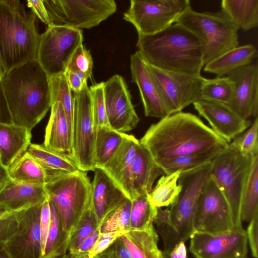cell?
I'll return each instance as SVG.
<instances>
[{
	"label": "cell",
	"mask_w": 258,
	"mask_h": 258,
	"mask_svg": "<svg viewBox=\"0 0 258 258\" xmlns=\"http://www.w3.org/2000/svg\"><path fill=\"white\" fill-rule=\"evenodd\" d=\"M99 228L85 238L74 251L68 253L70 258H88L90 251L100 236Z\"/></svg>",
	"instance_id": "obj_48"
},
{
	"label": "cell",
	"mask_w": 258,
	"mask_h": 258,
	"mask_svg": "<svg viewBox=\"0 0 258 258\" xmlns=\"http://www.w3.org/2000/svg\"><path fill=\"white\" fill-rule=\"evenodd\" d=\"M190 6L188 0H131L123 19L134 26L138 35H150L175 23Z\"/></svg>",
	"instance_id": "obj_12"
},
{
	"label": "cell",
	"mask_w": 258,
	"mask_h": 258,
	"mask_svg": "<svg viewBox=\"0 0 258 258\" xmlns=\"http://www.w3.org/2000/svg\"><path fill=\"white\" fill-rule=\"evenodd\" d=\"M234 84L228 77L204 78L201 89V99L228 104L234 94Z\"/></svg>",
	"instance_id": "obj_37"
},
{
	"label": "cell",
	"mask_w": 258,
	"mask_h": 258,
	"mask_svg": "<svg viewBox=\"0 0 258 258\" xmlns=\"http://www.w3.org/2000/svg\"><path fill=\"white\" fill-rule=\"evenodd\" d=\"M221 6L239 29L248 31L257 27V0H222Z\"/></svg>",
	"instance_id": "obj_31"
},
{
	"label": "cell",
	"mask_w": 258,
	"mask_h": 258,
	"mask_svg": "<svg viewBox=\"0 0 258 258\" xmlns=\"http://www.w3.org/2000/svg\"><path fill=\"white\" fill-rule=\"evenodd\" d=\"M53 25L77 29H90L114 14L113 0H44Z\"/></svg>",
	"instance_id": "obj_10"
},
{
	"label": "cell",
	"mask_w": 258,
	"mask_h": 258,
	"mask_svg": "<svg viewBox=\"0 0 258 258\" xmlns=\"http://www.w3.org/2000/svg\"><path fill=\"white\" fill-rule=\"evenodd\" d=\"M49 82L51 105L57 101L60 102L72 130L73 95L64 74L49 77Z\"/></svg>",
	"instance_id": "obj_39"
},
{
	"label": "cell",
	"mask_w": 258,
	"mask_h": 258,
	"mask_svg": "<svg viewBox=\"0 0 258 258\" xmlns=\"http://www.w3.org/2000/svg\"><path fill=\"white\" fill-rule=\"evenodd\" d=\"M175 23L199 39L203 48L204 66L238 46L239 29L222 9L216 12H199L190 6Z\"/></svg>",
	"instance_id": "obj_7"
},
{
	"label": "cell",
	"mask_w": 258,
	"mask_h": 258,
	"mask_svg": "<svg viewBox=\"0 0 258 258\" xmlns=\"http://www.w3.org/2000/svg\"><path fill=\"white\" fill-rule=\"evenodd\" d=\"M229 144L240 153L248 156L258 155V118L255 117L248 130L235 138Z\"/></svg>",
	"instance_id": "obj_43"
},
{
	"label": "cell",
	"mask_w": 258,
	"mask_h": 258,
	"mask_svg": "<svg viewBox=\"0 0 258 258\" xmlns=\"http://www.w3.org/2000/svg\"><path fill=\"white\" fill-rule=\"evenodd\" d=\"M47 198L44 186L11 181L0 191V204L16 211L41 205Z\"/></svg>",
	"instance_id": "obj_24"
},
{
	"label": "cell",
	"mask_w": 258,
	"mask_h": 258,
	"mask_svg": "<svg viewBox=\"0 0 258 258\" xmlns=\"http://www.w3.org/2000/svg\"><path fill=\"white\" fill-rule=\"evenodd\" d=\"M131 201L128 230H143L153 226L157 208L151 204L148 194L137 195Z\"/></svg>",
	"instance_id": "obj_35"
},
{
	"label": "cell",
	"mask_w": 258,
	"mask_h": 258,
	"mask_svg": "<svg viewBox=\"0 0 258 258\" xmlns=\"http://www.w3.org/2000/svg\"><path fill=\"white\" fill-rule=\"evenodd\" d=\"M139 142L156 163L179 156L220 152L229 145L198 116L182 111L152 124Z\"/></svg>",
	"instance_id": "obj_1"
},
{
	"label": "cell",
	"mask_w": 258,
	"mask_h": 258,
	"mask_svg": "<svg viewBox=\"0 0 258 258\" xmlns=\"http://www.w3.org/2000/svg\"><path fill=\"white\" fill-rule=\"evenodd\" d=\"M0 123H13L6 95L0 79Z\"/></svg>",
	"instance_id": "obj_52"
},
{
	"label": "cell",
	"mask_w": 258,
	"mask_h": 258,
	"mask_svg": "<svg viewBox=\"0 0 258 258\" xmlns=\"http://www.w3.org/2000/svg\"><path fill=\"white\" fill-rule=\"evenodd\" d=\"M137 52L147 64L158 69L200 76L204 67L199 39L175 23L150 35H138Z\"/></svg>",
	"instance_id": "obj_3"
},
{
	"label": "cell",
	"mask_w": 258,
	"mask_h": 258,
	"mask_svg": "<svg viewBox=\"0 0 258 258\" xmlns=\"http://www.w3.org/2000/svg\"><path fill=\"white\" fill-rule=\"evenodd\" d=\"M108 125L122 133L132 130L140 120L123 78L116 74L103 85Z\"/></svg>",
	"instance_id": "obj_16"
},
{
	"label": "cell",
	"mask_w": 258,
	"mask_h": 258,
	"mask_svg": "<svg viewBox=\"0 0 258 258\" xmlns=\"http://www.w3.org/2000/svg\"><path fill=\"white\" fill-rule=\"evenodd\" d=\"M234 228L231 211L214 179L208 177L196 209L194 232L214 234Z\"/></svg>",
	"instance_id": "obj_14"
},
{
	"label": "cell",
	"mask_w": 258,
	"mask_h": 258,
	"mask_svg": "<svg viewBox=\"0 0 258 258\" xmlns=\"http://www.w3.org/2000/svg\"><path fill=\"white\" fill-rule=\"evenodd\" d=\"M169 114L181 111L201 99L204 79L196 76L167 71L146 64Z\"/></svg>",
	"instance_id": "obj_13"
},
{
	"label": "cell",
	"mask_w": 258,
	"mask_h": 258,
	"mask_svg": "<svg viewBox=\"0 0 258 258\" xmlns=\"http://www.w3.org/2000/svg\"><path fill=\"white\" fill-rule=\"evenodd\" d=\"M36 17L18 0H0V60L5 72L36 60Z\"/></svg>",
	"instance_id": "obj_5"
},
{
	"label": "cell",
	"mask_w": 258,
	"mask_h": 258,
	"mask_svg": "<svg viewBox=\"0 0 258 258\" xmlns=\"http://www.w3.org/2000/svg\"><path fill=\"white\" fill-rule=\"evenodd\" d=\"M94 171L91 205L99 225L109 213L129 199L103 169L97 168Z\"/></svg>",
	"instance_id": "obj_21"
},
{
	"label": "cell",
	"mask_w": 258,
	"mask_h": 258,
	"mask_svg": "<svg viewBox=\"0 0 258 258\" xmlns=\"http://www.w3.org/2000/svg\"><path fill=\"white\" fill-rule=\"evenodd\" d=\"M125 135L109 125H104L97 130L94 151L95 169L103 168L120 147Z\"/></svg>",
	"instance_id": "obj_32"
},
{
	"label": "cell",
	"mask_w": 258,
	"mask_h": 258,
	"mask_svg": "<svg viewBox=\"0 0 258 258\" xmlns=\"http://www.w3.org/2000/svg\"><path fill=\"white\" fill-rule=\"evenodd\" d=\"M258 214V155L254 156L243 194L240 217L241 222H248Z\"/></svg>",
	"instance_id": "obj_36"
},
{
	"label": "cell",
	"mask_w": 258,
	"mask_h": 258,
	"mask_svg": "<svg viewBox=\"0 0 258 258\" xmlns=\"http://www.w3.org/2000/svg\"><path fill=\"white\" fill-rule=\"evenodd\" d=\"M94 258H132L120 237Z\"/></svg>",
	"instance_id": "obj_46"
},
{
	"label": "cell",
	"mask_w": 258,
	"mask_h": 258,
	"mask_svg": "<svg viewBox=\"0 0 258 258\" xmlns=\"http://www.w3.org/2000/svg\"><path fill=\"white\" fill-rule=\"evenodd\" d=\"M9 211H13L9 210L5 206L0 204V214L5 213Z\"/></svg>",
	"instance_id": "obj_56"
},
{
	"label": "cell",
	"mask_w": 258,
	"mask_h": 258,
	"mask_svg": "<svg viewBox=\"0 0 258 258\" xmlns=\"http://www.w3.org/2000/svg\"><path fill=\"white\" fill-rule=\"evenodd\" d=\"M0 258H10L4 250H0Z\"/></svg>",
	"instance_id": "obj_57"
},
{
	"label": "cell",
	"mask_w": 258,
	"mask_h": 258,
	"mask_svg": "<svg viewBox=\"0 0 258 258\" xmlns=\"http://www.w3.org/2000/svg\"><path fill=\"white\" fill-rule=\"evenodd\" d=\"M1 80L13 123L31 132L51 106L48 76L34 60L5 72Z\"/></svg>",
	"instance_id": "obj_2"
},
{
	"label": "cell",
	"mask_w": 258,
	"mask_h": 258,
	"mask_svg": "<svg viewBox=\"0 0 258 258\" xmlns=\"http://www.w3.org/2000/svg\"><path fill=\"white\" fill-rule=\"evenodd\" d=\"M104 82L96 83L89 87L93 116L96 130L108 125L105 104Z\"/></svg>",
	"instance_id": "obj_44"
},
{
	"label": "cell",
	"mask_w": 258,
	"mask_h": 258,
	"mask_svg": "<svg viewBox=\"0 0 258 258\" xmlns=\"http://www.w3.org/2000/svg\"><path fill=\"white\" fill-rule=\"evenodd\" d=\"M50 224V208L49 201L47 197L42 204L40 212V228L42 256L45 247Z\"/></svg>",
	"instance_id": "obj_47"
},
{
	"label": "cell",
	"mask_w": 258,
	"mask_h": 258,
	"mask_svg": "<svg viewBox=\"0 0 258 258\" xmlns=\"http://www.w3.org/2000/svg\"><path fill=\"white\" fill-rule=\"evenodd\" d=\"M50 109L43 144L71 156L72 130L63 108L60 102L57 101L52 104Z\"/></svg>",
	"instance_id": "obj_25"
},
{
	"label": "cell",
	"mask_w": 258,
	"mask_h": 258,
	"mask_svg": "<svg viewBox=\"0 0 258 258\" xmlns=\"http://www.w3.org/2000/svg\"><path fill=\"white\" fill-rule=\"evenodd\" d=\"M246 258H247V257H246Z\"/></svg>",
	"instance_id": "obj_61"
},
{
	"label": "cell",
	"mask_w": 258,
	"mask_h": 258,
	"mask_svg": "<svg viewBox=\"0 0 258 258\" xmlns=\"http://www.w3.org/2000/svg\"><path fill=\"white\" fill-rule=\"evenodd\" d=\"M254 157L241 154L229 144L211 162L210 176L229 205L234 228L242 227L241 201Z\"/></svg>",
	"instance_id": "obj_8"
},
{
	"label": "cell",
	"mask_w": 258,
	"mask_h": 258,
	"mask_svg": "<svg viewBox=\"0 0 258 258\" xmlns=\"http://www.w3.org/2000/svg\"><path fill=\"white\" fill-rule=\"evenodd\" d=\"M48 173H75L78 168L69 155L52 150L43 144H31L27 151Z\"/></svg>",
	"instance_id": "obj_29"
},
{
	"label": "cell",
	"mask_w": 258,
	"mask_h": 258,
	"mask_svg": "<svg viewBox=\"0 0 258 258\" xmlns=\"http://www.w3.org/2000/svg\"><path fill=\"white\" fill-rule=\"evenodd\" d=\"M26 3L27 7L41 22L47 26L53 25L44 5V0H27Z\"/></svg>",
	"instance_id": "obj_51"
},
{
	"label": "cell",
	"mask_w": 258,
	"mask_h": 258,
	"mask_svg": "<svg viewBox=\"0 0 258 258\" xmlns=\"http://www.w3.org/2000/svg\"><path fill=\"white\" fill-rule=\"evenodd\" d=\"M83 41L80 29L48 26L40 35L36 60L48 77L64 73L73 54Z\"/></svg>",
	"instance_id": "obj_11"
},
{
	"label": "cell",
	"mask_w": 258,
	"mask_h": 258,
	"mask_svg": "<svg viewBox=\"0 0 258 258\" xmlns=\"http://www.w3.org/2000/svg\"><path fill=\"white\" fill-rule=\"evenodd\" d=\"M220 152H207L179 156L160 160L156 164L165 174L167 175L177 171L189 170L210 162Z\"/></svg>",
	"instance_id": "obj_38"
},
{
	"label": "cell",
	"mask_w": 258,
	"mask_h": 258,
	"mask_svg": "<svg viewBox=\"0 0 258 258\" xmlns=\"http://www.w3.org/2000/svg\"><path fill=\"white\" fill-rule=\"evenodd\" d=\"M20 210L13 211L0 219V250L4 249L6 244L19 228Z\"/></svg>",
	"instance_id": "obj_45"
},
{
	"label": "cell",
	"mask_w": 258,
	"mask_h": 258,
	"mask_svg": "<svg viewBox=\"0 0 258 258\" xmlns=\"http://www.w3.org/2000/svg\"><path fill=\"white\" fill-rule=\"evenodd\" d=\"M93 67V61L91 53L82 44L73 54L65 72L76 74L87 81L92 75Z\"/></svg>",
	"instance_id": "obj_42"
},
{
	"label": "cell",
	"mask_w": 258,
	"mask_h": 258,
	"mask_svg": "<svg viewBox=\"0 0 258 258\" xmlns=\"http://www.w3.org/2000/svg\"><path fill=\"white\" fill-rule=\"evenodd\" d=\"M31 132L14 123H0V160L8 168L26 153L31 144Z\"/></svg>",
	"instance_id": "obj_23"
},
{
	"label": "cell",
	"mask_w": 258,
	"mask_h": 258,
	"mask_svg": "<svg viewBox=\"0 0 258 258\" xmlns=\"http://www.w3.org/2000/svg\"><path fill=\"white\" fill-rule=\"evenodd\" d=\"M0 161H1V160H0Z\"/></svg>",
	"instance_id": "obj_60"
},
{
	"label": "cell",
	"mask_w": 258,
	"mask_h": 258,
	"mask_svg": "<svg viewBox=\"0 0 258 258\" xmlns=\"http://www.w3.org/2000/svg\"><path fill=\"white\" fill-rule=\"evenodd\" d=\"M49 204L50 224L42 258H57L68 254V240L56 208L50 201Z\"/></svg>",
	"instance_id": "obj_34"
},
{
	"label": "cell",
	"mask_w": 258,
	"mask_h": 258,
	"mask_svg": "<svg viewBox=\"0 0 258 258\" xmlns=\"http://www.w3.org/2000/svg\"><path fill=\"white\" fill-rule=\"evenodd\" d=\"M131 201L127 200L109 213L99 225L100 234L128 230Z\"/></svg>",
	"instance_id": "obj_40"
},
{
	"label": "cell",
	"mask_w": 258,
	"mask_h": 258,
	"mask_svg": "<svg viewBox=\"0 0 258 258\" xmlns=\"http://www.w3.org/2000/svg\"><path fill=\"white\" fill-rule=\"evenodd\" d=\"M11 181L8 168L0 161V191Z\"/></svg>",
	"instance_id": "obj_55"
},
{
	"label": "cell",
	"mask_w": 258,
	"mask_h": 258,
	"mask_svg": "<svg viewBox=\"0 0 258 258\" xmlns=\"http://www.w3.org/2000/svg\"><path fill=\"white\" fill-rule=\"evenodd\" d=\"M246 231V230H245ZM247 242L249 245L251 254L254 258L258 257V214L249 222L246 231Z\"/></svg>",
	"instance_id": "obj_50"
},
{
	"label": "cell",
	"mask_w": 258,
	"mask_h": 258,
	"mask_svg": "<svg viewBox=\"0 0 258 258\" xmlns=\"http://www.w3.org/2000/svg\"><path fill=\"white\" fill-rule=\"evenodd\" d=\"M165 175L153 160L147 150L140 143L132 167V184L135 196L149 194L156 179Z\"/></svg>",
	"instance_id": "obj_26"
},
{
	"label": "cell",
	"mask_w": 258,
	"mask_h": 258,
	"mask_svg": "<svg viewBox=\"0 0 258 258\" xmlns=\"http://www.w3.org/2000/svg\"><path fill=\"white\" fill-rule=\"evenodd\" d=\"M132 258H166L158 247L154 226L143 230H127L121 236Z\"/></svg>",
	"instance_id": "obj_27"
},
{
	"label": "cell",
	"mask_w": 258,
	"mask_h": 258,
	"mask_svg": "<svg viewBox=\"0 0 258 258\" xmlns=\"http://www.w3.org/2000/svg\"><path fill=\"white\" fill-rule=\"evenodd\" d=\"M166 258H187L185 242H180L169 251H164Z\"/></svg>",
	"instance_id": "obj_54"
},
{
	"label": "cell",
	"mask_w": 258,
	"mask_h": 258,
	"mask_svg": "<svg viewBox=\"0 0 258 258\" xmlns=\"http://www.w3.org/2000/svg\"><path fill=\"white\" fill-rule=\"evenodd\" d=\"M227 76L234 84V91L231 101L226 105L244 119L257 116V63L240 68Z\"/></svg>",
	"instance_id": "obj_18"
},
{
	"label": "cell",
	"mask_w": 258,
	"mask_h": 258,
	"mask_svg": "<svg viewBox=\"0 0 258 258\" xmlns=\"http://www.w3.org/2000/svg\"><path fill=\"white\" fill-rule=\"evenodd\" d=\"M125 232L117 231L100 234L95 244L90 251L88 258H94L104 251Z\"/></svg>",
	"instance_id": "obj_49"
},
{
	"label": "cell",
	"mask_w": 258,
	"mask_h": 258,
	"mask_svg": "<svg viewBox=\"0 0 258 258\" xmlns=\"http://www.w3.org/2000/svg\"><path fill=\"white\" fill-rule=\"evenodd\" d=\"M41 205L18 212L19 228L4 250L10 258H42L40 219Z\"/></svg>",
	"instance_id": "obj_17"
},
{
	"label": "cell",
	"mask_w": 258,
	"mask_h": 258,
	"mask_svg": "<svg viewBox=\"0 0 258 258\" xmlns=\"http://www.w3.org/2000/svg\"><path fill=\"white\" fill-rule=\"evenodd\" d=\"M5 73V70L2 65V63L0 60V79H1L2 77L4 75V73Z\"/></svg>",
	"instance_id": "obj_58"
},
{
	"label": "cell",
	"mask_w": 258,
	"mask_h": 258,
	"mask_svg": "<svg viewBox=\"0 0 258 258\" xmlns=\"http://www.w3.org/2000/svg\"><path fill=\"white\" fill-rule=\"evenodd\" d=\"M211 161L181 171L178 179L181 190L176 200L170 208H157L154 223L164 249L171 250L178 243L185 242L194 232L195 211L210 176Z\"/></svg>",
	"instance_id": "obj_4"
},
{
	"label": "cell",
	"mask_w": 258,
	"mask_h": 258,
	"mask_svg": "<svg viewBox=\"0 0 258 258\" xmlns=\"http://www.w3.org/2000/svg\"><path fill=\"white\" fill-rule=\"evenodd\" d=\"M193 105L199 115L209 122L211 129L229 144L252 123L221 103L201 99Z\"/></svg>",
	"instance_id": "obj_19"
},
{
	"label": "cell",
	"mask_w": 258,
	"mask_h": 258,
	"mask_svg": "<svg viewBox=\"0 0 258 258\" xmlns=\"http://www.w3.org/2000/svg\"><path fill=\"white\" fill-rule=\"evenodd\" d=\"M98 227L97 219L90 205L71 235L68 246V253L76 249Z\"/></svg>",
	"instance_id": "obj_41"
},
{
	"label": "cell",
	"mask_w": 258,
	"mask_h": 258,
	"mask_svg": "<svg viewBox=\"0 0 258 258\" xmlns=\"http://www.w3.org/2000/svg\"><path fill=\"white\" fill-rule=\"evenodd\" d=\"M181 172L177 171L162 175L159 179L154 188L148 194L149 201L153 207H168L174 203L181 190L178 184Z\"/></svg>",
	"instance_id": "obj_33"
},
{
	"label": "cell",
	"mask_w": 258,
	"mask_h": 258,
	"mask_svg": "<svg viewBox=\"0 0 258 258\" xmlns=\"http://www.w3.org/2000/svg\"><path fill=\"white\" fill-rule=\"evenodd\" d=\"M47 174L44 187L49 201L57 209L69 243L75 228L90 206L91 183L86 172L82 171Z\"/></svg>",
	"instance_id": "obj_6"
},
{
	"label": "cell",
	"mask_w": 258,
	"mask_h": 258,
	"mask_svg": "<svg viewBox=\"0 0 258 258\" xmlns=\"http://www.w3.org/2000/svg\"><path fill=\"white\" fill-rule=\"evenodd\" d=\"M57 258H70V256L68 254H66L63 256Z\"/></svg>",
	"instance_id": "obj_59"
},
{
	"label": "cell",
	"mask_w": 258,
	"mask_h": 258,
	"mask_svg": "<svg viewBox=\"0 0 258 258\" xmlns=\"http://www.w3.org/2000/svg\"><path fill=\"white\" fill-rule=\"evenodd\" d=\"M139 143L134 136L125 134L120 147L102 168L130 200L135 197L132 187V172Z\"/></svg>",
	"instance_id": "obj_22"
},
{
	"label": "cell",
	"mask_w": 258,
	"mask_h": 258,
	"mask_svg": "<svg viewBox=\"0 0 258 258\" xmlns=\"http://www.w3.org/2000/svg\"><path fill=\"white\" fill-rule=\"evenodd\" d=\"M132 82L139 88L146 116L162 119L169 115L146 63L136 51L130 56Z\"/></svg>",
	"instance_id": "obj_20"
},
{
	"label": "cell",
	"mask_w": 258,
	"mask_h": 258,
	"mask_svg": "<svg viewBox=\"0 0 258 258\" xmlns=\"http://www.w3.org/2000/svg\"><path fill=\"white\" fill-rule=\"evenodd\" d=\"M71 157L80 169L94 171V151L97 130L93 116L89 87L86 85L73 92Z\"/></svg>",
	"instance_id": "obj_9"
},
{
	"label": "cell",
	"mask_w": 258,
	"mask_h": 258,
	"mask_svg": "<svg viewBox=\"0 0 258 258\" xmlns=\"http://www.w3.org/2000/svg\"><path fill=\"white\" fill-rule=\"evenodd\" d=\"M189 250L195 258H246L248 242L242 228L214 234L194 232Z\"/></svg>",
	"instance_id": "obj_15"
},
{
	"label": "cell",
	"mask_w": 258,
	"mask_h": 258,
	"mask_svg": "<svg viewBox=\"0 0 258 258\" xmlns=\"http://www.w3.org/2000/svg\"><path fill=\"white\" fill-rule=\"evenodd\" d=\"M257 52L252 44L237 46L204 66L205 72L216 77L227 76L238 69L252 63Z\"/></svg>",
	"instance_id": "obj_28"
},
{
	"label": "cell",
	"mask_w": 258,
	"mask_h": 258,
	"mask_svg": "<svg viewBox=\"0 0 258 258\" xmlns=\"http://www.w3.org/2000/svg\"><path fill=\"white\" fill-rule=\"evenodd\" d=\"M12 180L21 183L44 186L47 174L42 166L27 152L9 168Z\"/></svg>",
	"instance_id": "obj_30"
},
{
	"label": "cell",
	"mask_w": 258,
	"mask_h": 258,
	"mask_svg": "<svg viewBox=\"0 0 258 258\" xmlns=\"http://www.w3.org/2000/svg\"><path fill=\"white\" fill-rule=\"evenodd\" d=\"M64 74L73 92H80L87 84V81L76 74L67 72Z\"/></svg>",
	"instance_id": "obj_53"
}]
</instances>
